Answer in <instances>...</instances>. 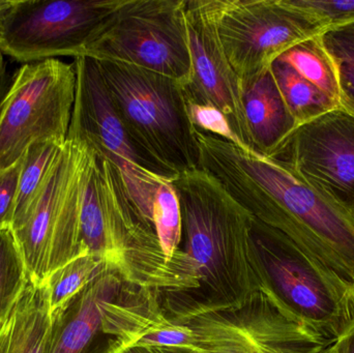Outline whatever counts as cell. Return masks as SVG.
Here are the masks:
<instances>
[{
    "label": "cell",
    "instance_id": "obj_1",
    "mask_svg": "<svg viewBox=\"0 0 354 353\" xmlns=\"http://www.w3.org/2000/svg\"><path fill=\"white\" fill-rule=\"evenodd\" d=\"M199 168L260 223L354 284V215L289 166L196 130Z\"/></svg>",
    "mask_w": 354,
    "mask_h": 353
},
{
    "label": "cell",
    "instance_id": "obj_2",
    "mask_svg": "<svg viewBox=\"0 0 354 353\" xmlns=\"http://www.w3.org/2000/svg\"><path fill=\"white\" fill-rule=\"evenodd\" d=\"M180 203L185 253L199 278L201 300L212 309L239 308L268 292L254 240V217L201 168L172 180Z\"/></svg>",
    "mask_w": 354,
    "mask_h": 353
},
{
    "label": "cell",
    "instance_id": "obj_3",
    "mask_svg": "<svg viewBox=\"0 0 354 353\" xmlns=\"http://www.w3.org/2000/svg\"><path fill=\"white\" fill-rule=\"evenodd\" d=\"M110 102L141 155L167 180L199 168L200 149L179 81L122 62L97 60Z\"/></svg>",
    "mask_w": 354,
    "mask_h": 353
},
{
    "label": "cell",
    "instance_id": "obj_4",
    "mask_svg": "<svg viewBox=\"0 0 354 353\" xmlns=\"http://www.w3.org/2000/svg\"><path fill=\"white\" fill-rule=\"evenodd\" d=\"M252 232L274 302L316 339L334 343L354 321V284L255 218Z\"/></svg>",
    "mask_w": 354,
    "mask_h": 353
},
{
    "label": "cell",
    "instance_id": "obj_5",
    "mask_svg": "<svg viewBox=\"0 0 354 353\" xmlns=\"http://www.w3.org/2000/svg\"><path fill=\"white\" fill-rule=\"evenodd\" d=\"M95 151L66 139L35 204L12 224L29 279L45 285L48 278L85 252L80 238L83 190Z\"/></svg>",
    "mask_w": 354,
    "mask_h": 353
},
{
    "label": "cell",
    "instance_id": "obj_6",
    "mask_svg": "<svg viewBox=\"0 0 354 353\" xmlns=\"http://www.w3.org/2000/svg\"><path fill=\"white\" fill-rule=\"evenodd\" d=\"M185 3L124 0L82 56L131 64L187 84L192 64Z\"/></svg>",
    "mask_w": 354,
    "mask_h": 353
},
{
    "label": "cell",
    "instance_id": "obj_7",
    "mask_svg": "<svg viewBox=\"0 0 354 353\" xmlns=\"http://www.w3.org/2000/svg\"><path fill=\"white\" fill-rule=\"evenodd\" d=\"M124 0H0V52L20 61L82 56Z\"/></svg>",
    "mask_w": 354,
    "mask_h": 353
},
{
    "label": "cell",
    "instance_id": "obj_8",
    "mask_svg": "<svg viewBox=\"0 0 354 353\" xmlns=\"http://www.w3.org/2000/svg\"><path fill=\"white\" fill-rule=\"evenodd\" d=\"M75 95L74 64L50 58L21 66L0 113V170L20 161L35 141L64 144Z\"/></svg>",
    "mask_w": 354,
    "mask_h": 353
},
{
    "label": "cell",
    "instance_id": "obj_9",
    "mask_svg": "<svg viewBox=\"0 0 354 353\" xmlns=\"http://www.w3.org/2000/svg\"><path fill=\"white\" fill-rule=\"evenodd\" d=\"M210 6L221 45L241 85L297 44L328 29L289 0H210Z\"/></svg>",
    "mask_w": 354,
    "mask_h": 353
},
{
    "label": "cell",
    "instance_id": "obj_10",
    "mask_svg": "<svg viewBox=\"0 0 354 353\" xmlns=\"http://www.w3.org/2000/svg\"><path fill=\"white\" fill-rule=\"evenodd\" d=\"M74 66L76 95L66 139L83 141L113 164L135 209L153 227V196L161 182L167 180L158 173L127 134L110 102L97 60L78 56Z\"/></svg>",
    "mask_w": 354,
    "mask_h": 353
},
{
    "label": "cell",
    "instance_id": "obj_11",
    "mask_svg": "<svg viewBox=\"0 0 354 353\" xmlns=\"http://www.w3.org/2000/svg\"><path fill=\"white\" fill-rule=\"evenodd\" d=\"M171 312L170 318L193 332L203 353H274L281 347L328 345L287 316L268 292L239 308L212 309L185 300Z\"/></svg>",
    "mask_w": 354,
    "mask_h": 353
},
{
    "label": "cell",
    "instance_id": "obj_12",
    "mask_svg": "<svg viewBox=\"0 0 354 353\" xmlns=\"http://www.w3.org/2000/svg\"><path fill=\"white\" fill-rule=\"evenodd\" d=\"M80 238L85 252L101 259L122 278L130 255L160 247L155 229L131 201L120 172L97 153L83 190Z\"/></svg>",
    "mask_w": 354,
    "mask_h": 353
},
{
    "label": "cell",
    "instance_id": "obj_13",
    "mask_svg": "<svg viewBox=\"0 0 354 353\" xmlns=\"http://www.w3.org/2000/svg\"><path fill=\"white\" fill-rule=\"evenodd\" d=\"M334 197L354 203V114L337 107L297 126L270 157Z\"/></svg>",
    "mask_w": 354,
    "mask_h": 353
},
{
    "label": "cell",
    "instance_id": "obj_14",
    "mask_svg": "<svg viewBox=\"0 0 354 353\" xmlns=\"http://www.w3.org/2000/svg\"><path fill=\"white\" fill-rule=\"evenodd\" d=\"M187 43L192 72L183 85L185 99L212 105L228 120L248 151H254L243 109L241 81L221 45L210 0H187Z\"/></svg>",
    "mask_w": 354,
    "mask_h": 353
},
{
    "label": "cell",
    "instance_id": "obj_15",
    "mask_svg": "<svg viewBox=\"0 0 354 353\" xmlns=\"http://www.w3.org/2000/svg\"><path fill=\"white\" fill-rule=\"evenodd\" d=\"M120 274L107 269L70 302L51 313L44 353H112L105 316L108 306L126 286Z\"/></svg>",
    "mask_w": 354,
    "mask_h": 353
},
{
    "label": "cell",
    "instance_id": "obj_16",
    "mask_svg": "<svg viewBox=\"0 0 354 353\" xmlns=\"http://www.w3.org/2000/svg\"><path fill=\"white\" fill-rule=\"evenodd\" d=\"M243 109L254 151L270 157L297 126L270 68L243 83Z\"/></svg>",
    "mask_w": 354,
    "mask_h": 353
},
{
    "label": "cell",
    "instance_id": "obj_17",
    "mask_svg": "<svg viewBox=\"0 0 354 353\" xmlns=\"http://www.w3.org/2000/svg\"><path fill=\"white\" fill-rule=\"evenodd\" d=\"M50 325L47 288L29 279L22 296L0 325V353H44Z\"/></svg>",
    "mask_w": 354,
    "mask_h": 353
},
{
    "label": "cell",
    "instance_id": "obj_18",
    "mask_svg": "<svg viewBox=\"0 0 354 353\" xmlns=\"http://www.w3.org/2000/svg\"><path fill=\"white\" fill-rule=\"evenodd\" d=\"M270 70L297 126L340 107L333 97L306 80L286 62L276 59Z\"/></svg>",
    "mask_w": 354,
    "mask_h": 353
},
{
    "label": "cell",
    "instance_id": "obj_19",
    "mask_svg": "<svg viewBox=\"0 0 354 353\" xmlns=\"http://www.w3.org/2000/svg\"><path fill=\"white\" fill-rule=\"evenodd\" d=\"M64 145L55 140H37L25 151L12 225L22 219L39 198Z\"/></svg>",
    "mask_w": 354,
    "mask_h": 353
},
{
    "label": "cell",
    "instance_id": "obj_20",
    "mask_svg": "<svg viewBox=\"0 0 354 353\" xmlns=\"http://www.w3.org/2000/svg\"><path fill=\"white\" fill-rule=\"evenodd\" d=\"M319 35L297 44L278 59L292 66L306 80L330 95L340 105L336 70L320 41Z\"/></svg>",
    "mask_w": 354,
    "mask_h": 353
},
{
    "label": "cell",
    "instance_id": "obj_21",
    "mask_svg": "<svg viewBox=\"0 0 354 353\" xmlns=\"http://www.w3.org/2000/svg\"><path fill=\"white\" fill-rule=\"evenodd\" d=\"M107 269L101 259L86 254L54 271L45 283L51 313L70 302Z\"/></svg>",
    "mask_w": 354,
    "mask_h": 353
},
{
    "label": "cell",
    "instance_id": "obj_22",
    "mask_svg": "<svg viewBox=\"0 0 354 353\" xmlns=\"http://www.w3.org/2000/svg\"><path fill=\"white\" fill-rule=\"evenodd\" d=\"M29 281L28 271L12 228L0 230V325Z\"/></svg>",
    "mask_w": 354,
    "mask_h": 353
},
{
    "label": "cell",
    "instance_id": "obj_23",
    "mask_svg": "<svg viewBox=\"0 0 354 353\" xmlns=\"http://www.w3.org/2000/svg\"><path fill=\"white\" fill-rule=\"evenodd\" d=\"M319 37L336 70L340 106L354 114V21L328 28Z\"/></svg>",
    "mask_w": 354,
    "mask_h": 353
},
{
    "label": "cell",
    "instance_id": "obj_24",
    "mask_svg": "<svg viewBox=\"0 0 354 353\" xmlns=\"http://www.w3.org/2000/svg\"><path fill=\"white\" fill-rule=\"evenodd\" d=\"M151 217L162 253L166 258L171 259L181 250L183 240L180 203L171 180H163L158 188Z\"/></svg>",
    "mask_w": 354,
    "mask_h": 353
},
{
    "label": "cell",
    "instance_id": "obj_25",
    "mask_svg": "<svg viewBox=\"0 0 354 353\" xmlns=\"http://www.w3.org/2000/svg\"><path fill=\"white\" fill-rule=\"evenodd\" d=\"M120 347L164 348L203 353L196 342L193 332L187 325L166 316L164 312L127 345H120Z\"/></svg>",
    "mask_w": 354,
    "mask_h": 353
},
{
    "label": "cell",
    "instance_id": "obj_26",
    "mask_svg": "<svg viewBox=\"0 0 354 353\" xmlns=\"http://www.w3.org/2000/svg\"><path fill=\"white\" fill-rule=\"evenodd\" d=\"M187 101V113L196 130L204 134L212 135L224 139L241 149H245L239 137L234 134L224 114L212 105L197 104Z\"/></svg>",
    "mask_w": 354,
    "mask_h": 353
},
{
    "label": "cell",
    "instance_id": "obj_27",
    "mask_svg": "<svg viewBox=\"0 0 354 353\" xmlns=\"http://www.w3.org/2000/svg\"><path fill=\"white\" fill-rule=\"evenodd\" d=\"M289 2L315 17L326 28L354 21V0H289Z\"/></svg>",
    "mask_w": 354,
    "mask_h": 353
},
{
    "label": "cell",
    "instance_id": "obj_28",
    "mask_svg": "<svg viewBox=\"0 0 354 353\" xmlns=\"http://www.w3.org/2000/svg\"><path fill=\"white\" fill-rule=\"evenodd\" d=\"M22 159L10 167L0 170V230L12 227L18 195Z\"/></svg>",
    "mask_w": 354,
    "mask_h": 353
},
{
    "label": "cell",
    "instance_id": "obj_29",
    "mask_svg": "<svg viewBox=\"0 0 354 353\" xmlns=\"http://www.w3.org/2000/svg\"><path fill=\"white\" fill-rule=\"evenodd\" d=\"M332 345L337 353H354V321Z\"/></svg>",
    "mask_w": 354,
    "mask_h": 353
},
{
    "label": "cell",
    "instance_id": "obj_30",
    "mask_svg": "<svg viewBox=\"0 0 354 353\" xmlns=\"http://www.w3.org/2000/svg\"><path fill=\"white\" fill-rule=\"evenodd\" d=\"M12 84V78L8 75V66L3 58V54L0 52V113H1L2 105L6 93Z\"/></svg>",
    "mask_w": 354,
    "mask_h": 353
},
{
    "label": "cell",
    "instance_id": "obj_31",
    "mask_svg": "<svg viewBox=\"0 0 354 353\" xmlns=\"http://www.w3.org/2000/svg\"><path fill=\"white\" fill-rule=\"evenodd\" d=\"M274 353H337L332 344L326 346L307 348H279Z\"/></svg>",
    "mask_w": 354,
    "mask_h": 353
},
{
    "label": "cell",
    "instance_id": "obj_32",
    "mask_svg": "<svg viewBox=\"0 0 354 353\" xmlns=\"http://www.w3.org/2000/svg\"><path fill=\"white\" fill-rule=\"evenodd\" d=\"M149 353H194L191 352H183V350H164V348H145Z\"/></svg>",
    "mask_w": 354,
    "mask_h": 353
},
{
    "label": "cell",
    "instance_id": "obj_33",
    "mask_svg": "<svg viewBox=\"0 0 354 353\" xmlns=\"http://www.w3.org/2000/svg\"><path fill=\"white\" fill-rule=\"evenodd\" d=\"M118 353H149L145 348L140 347H127L122 348L120 347V352Z\"/></svg>",
    "mask_w": 354,
    "mask_h": 353
},
{
    "label": "cell",
    "instance_id": "obj_34",
    "mask_svg": "<svg viewBox=\"0 0 354 353\" xmlns=\"http://www.w3.org/2000/svg\"><path fill=\"white\" fill-rule=\"evenodd\" d=\"M348 209H351V211H353L354 215V203H353V204H351V207H348Z\"/></svg>",
    "mask_w": 354,
    "mask_h": 353
}]
</instances>
